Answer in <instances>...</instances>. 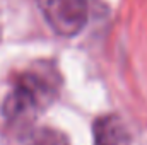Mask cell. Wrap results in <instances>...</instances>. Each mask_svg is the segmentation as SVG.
Returning <instances> with one entry per match:
<instances>
[{"label": "cell", "mask_w": 147, "mask_h": 145, "mask_svg": "<svg viewBox=\"0 0 147 145\" xmlns=\"http://www.w3.org/2000/svg\"><path fill=\"white\" fill-rule=\"evenodd\" d=\"M60 87L58 72L50 63H36L17 75L3 101L2 113L14 126H29L41 111L48 108Z\"/></svg>", "instance_id": "obj_1"}, {"label": "cell", "mask_w": 147, "mask_h": 145, "mask_svg": "<svg viewBox=\"0 0 147 145\" xmlns=\"http://www.w3.org/2000/svg\"><path fill=\"white\" fill-rule=\"evenodd\" d=\"M48 26L58 36L79 34L89 21V0H36Z\"/></svg>", "instance_id": "obj_2"}, {"label": "cell", "mask_w": 147, "mask_h": 145, "mask_svg": "<svg viewBox=\"0 0 147 145\" xmlns=\"http://www.w3.org/2000/svg\"><path fill=\"white\" fill-rule=\"evenodd\" d=\"M94 145H130V133L116 114H105L92 125Z\"/></svg>", "instance_id": "obj_3"}, {"label": "cell", "mask_w": 147, "mask_h": 145, "mask_svg": "<svg viewBox=\"0 0 147 145\" xmlns=\"http://www.w3.org/2000/svg\"><path fill=\"white\" fill-rule=\"evenodd\" d=\"M24 145H70L69 138L55 128H48V126H39L31 130L26 135Z\"/></svg>", "instance_id": "obj_4"}, {"label": "cell", "mask_w": 147, "mask_h": 145, "mask_svg": "<svg viewBox=\"0 0 147 145\" xmlns=\"http://www.w3.org/2000/svg\"><path fill=\"white\" fill-rule=\"evenodd\" d=\"M0 38H2V22H0Z\"/></svg>", "instance_id": "obj_5"}]
</instances>
